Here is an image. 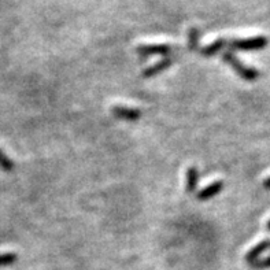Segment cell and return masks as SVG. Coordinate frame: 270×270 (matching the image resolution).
Instances as JSON below:
<instances>
[{"label":"cell","instance_id":"1","mask_svg":"<svg viewBox=\"0 0 270 270\" xmlns=\"http://www.w3.org/2000/svg\"><path fill=\"white\" fill-rule=\"evenodd\" d=\"M267 37L266 36H256L248 37V39H234L229 40L228 47L233 51H258L265 48L267 46Z\"/></svg>","mask_w":270,"mask_h":270},{"label":"cell","instance_id":"2","mask_svg":"<svg viewBox=\"0 0 270 270\" xmlns=\"http://www.w3.org/2000/svg\"><path fill=\"white\" fill-rule=\"evenodd\" d=\"M222 59H224L228 64H230V66L234 69V72H236L240 77H243L244 80H247V81H252V80H255V78L259 77V72H258V70L254 69V68H247V66H244V64H243L242 62L232 54V52H225L224 55H222Z\"/></svg>","mask_w":270,"mask_h":270},{"label":"cell","instance_id":"3","mask_svg":"<svg viewBox=\"0 0 270 270\" xmlns=\"http://www.w3.org/2000/svg\"><path fill=\"white\" fill-rule=\"evenodd\" d=\"M173 47L169 44H144V46L138 47V54H140L142 56H148V55H167L172 52Z\"/></svg>","mask_w":270,"mask_h":270},{"label":"cell","instance_id":"4","mask_svg":"<svg viewBox=\"0 0 270 270\" xmlns=\"http://www.w3.org/2000/svg\"><path fill=\"white\" fill-rule=\"evenodd\" d=\"M111 113L117 118L125 119V121H136L140 118V111L136 109H130V107H124V106H114L111 109Z\"/></svg>","mask_w":270,"mask_h":270},{"label":"cell","instance_id":"5","mask_svg":"<svg viewBox=\"0 0 270 270\" xmlns=\"http://www.w3.org/2000/svg\"><path fill=\"white\" fill-rule=\"evenodd\" d=\"M222 188H224L222 180H217L214 183H211L210 185L203 188L201 191H199L196 197L199 200H207V199H211V197H214L215 195H218V193L222 191Z\"/></svg>","mask_w":270,"mask_h":270},{"label":"cell","instance_id":"6","mask_svg":"<svg viewBox=\"0 0 270 270\" xmlns=\"http://www.w3.org/2000/svg\"><path fill=\"white\" fill-rule=\"evenodd\" d=\"M172 63H173V59H172L170 56L163 58V59H160L159 62H156L155 64H152V66H150V68H147V69L143 72V77H146V78L154 77V76H156V74L162 73L163 70L170 68Z\"/></svg>","mask_w":270,"mask_h":270},{"label":"cell","instance_id":"7","mask_svg":"<svg viewBox=\"0 0 270 270\" xmlns=\"http://www.w3.org/2000/svg\"><path fill=\"white\" fill-rule=\"evenodd\" d=\"M269 250H270V239H267V240H263V242H261L259 244H256L255 247L247 252L246 261L252 265V263H255L256 261H259V256H261L263 252L269 251Z\"/></svg>","mask_w":270,"mask_h":270},{"label":"cell","instance_id":"8","mask_svg":"<svg viewBox=\"0 0 270 270\" xmlns=\"http://www.w3.org/2000/svg\"><path fill=\"white\" fill-rule=\"evenodd\" d=\"M226 44H228V42L225 39H218V40H215V42H213L209 46L201 47L199 51H200V54L203 56H213L215 54H218Z\"/></svg>","mask_w":270,"mask_h":270},{"label":"cell","instance_id":"9","mask_svg":"<svg viewBox=\"0 0 270 270\" xmlns=\"http://www.w3.org/2000/svg\"><path fill=\"white\" fill-rule=\"evenodd\" d=\"M197 183H199V172L195 166H191L187 172V192H195L197 188Z\"/></svg>","mask_w":270,"mask_h":270},{"label":"cell","instance_id":"10","mask_svg":"<svg viewBox=\"0 0 270 270\" xmlns=\"http://www.w3.org/2000/svg\"><path fill=\"white\" fill-rule=\"evenodd\" d=\"M199 37H200V30L197 28L189 29V40H188V47L191 51H196L199 47Z\"/></svg>","mask_w":270,"mask_h":270},{"label":"cell","instance_id":"11","mask_svg":"<svg viewBox=\"0 0 270 270\" xmlns=\"http://www.w3.org/2000/svg\"><path fill=\"white\" fill-rule=\"evenodd\" d=\"M17 261V255L15 254H0V266H5V265H11V263H14Z\"/></svg>","mask_w":270,"mask_h":270},{"label":"cell","instance_id":"12","mask_svg":"<svg viewBox=\"0 0 270 270\" xmlns=\"http://www.w3.org/2000/svg\"><path fill=\"white\" fill-rule=\"evenodd\" d=\"M0 166H2L5 170H7V172L14 167L13 162H11V160H10L2 151H0Z\"/></svg>","mask_w":270,"mask_h":270},{"label":"cell","instance_id":"13","mask_svg":"<svg viewBox=\"0 0 270 270\" xmlns=\"http://www.w3.org/2000/svg\"><path fill=\"white\" fill-rule=\"evenodd\" d=\"M252 266L256 269H267V267H270V255L256 261L255 263H252Z\"/></svg>","mask_w":270,"mask_h":270},{"label":"cell","instance_id":"14","mask_svg":"<svg viewBox=\"0 0 270 270\" xmlns=\"http://www.w3.org/2000/svg\"><path fill=\"white\" fill-rule=\"evenodd\" d=\"M263 187L267 188V189H270V177H267V179L263 181Z\"/></svg>","mask_w":270,"mask_h":270},{"label":"cell","instance_id":"15","mask_svg":"<svg viewBox=\"0 0 270 270\" xmlns=\"http://www.w3.org/2000/svg\"><path fill=\"white\" fill-rule=\"evenodd\" d=\"M267 230H270V221L267 222Z\"/></svg>","mask_w":270,"mask_h":270}]
</instances>
